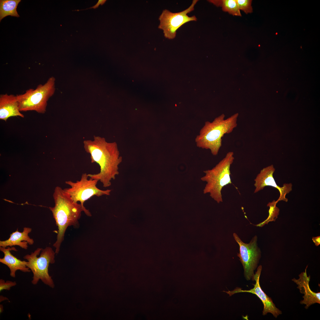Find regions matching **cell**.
Here are the masks:
<instances>
[{"instance_id":"cell-1","label":"cell","mask_w":320,"mask_h":320,"mask_svg":"<svg viewBox=\"0 0 320 320\" xmlns=\"http://www.w3.org/2000/svg\"><path fill=\"white\" fill-rule=\"evenodd\" d=\"M85 151L90 155L92 163H96L100 167V172L95 174H88L89 177L100 181L105 188L111 185L119 174V166L122 161L117 143L108 142L105 139L95 136L93 140L84 141Z\"/></svg>"},{"instance_id":"cell-2","label":"cell","mask_w":320,"mask_h":320,"mask_svg":"<svg viewBox=\"0 0 320 320\" xmlns=\"http://www.w3.org/2000/svg\"><path fill=\"white\" fill-rule=\"evenodd\" d=\"M54 207H49L58 227L57 240L53 244L55 253L58 254L64 240L65 232L69 226H77L81 212L84 210L80 204L74 202L62 188L56 187L53 194Z\"/></svg>"},{"instance_id":"cell-3","label":"cell","mask_w":320,"mask_h":320,"mask_svg":"<svg viewBox=\"0 0 320 320\" xmlns=\"http://www.w3.org/2000/svg\"><path fill=\"white\" fill-rule=\"evenodd\" d=\"M236 113L226 119L224 114L212 122L206 121L195 138L197 147L209 149L214 156L218 154L222 145V138L225 134L231 133L237 126Z\"/></svg>"},{"instance_id":"cell-4","label":"cell","mask_w":320,"mask_h":320,"mask_svg":"<svg viewBox=\"0 0 320 320\" xmlns=\"http://www.w3.org/2000/svg\"><path fill=\"white\" fill-rule=\"evenodd\" d=\"M234 159L233 152H228L212 169L204 171L205 175L201 178L202 181L207 182L204 193H209L210 197L218 203L223 201V188L232 183L230 168Z\"/></svg>"},{"instance_id":"cell-5","label":"cell","mask_w":320,"mask_h":320,"mask_svg":"<svg viewBox=\"0 0 320 320\" xmlns=\"http://www.w3.org/2000/svg\"><path fill=\"white\" fill-rule=\"evenodd\" d=\"M55 254L52 248L47 247L44 249L38 248L31 254L24 256V259L27 261V266L33 274L32 284L36 285L41 280L50 287H54V283L49 274L48 268L50 264L55 262Z\"/></svg>"},{"instance_id":"cell-6","label":"cell","mask_w":320,"mask_h":320,"mask_svg":"<svg viewBox=\"0 0 320 320\" xmlns=\"http://www.w3.org/2000/svg\"><path fill=\"white\" fill-rule=\"evenodd\" d=\"M55 80L53 77H51L45 84L38 85L36 89H29L23 94L16 95L20 111H33L44 113L47 102L55 91Z\"/></svg>"},{"instance_id":"cell-7","label":"cell","mask_w":320,"mask_h":320,"mask_svg":"<svg viewBox=\"0 0 320 320\" xmlns=\"http://www.w3.org/2000/svg\"><path fill=\"white\" fill-rule=\"evenodd\" d=\"M88 177V174L84 173L79 180H77L76 182L71 180L65 181V183L71 187L64 189V190L74 202H80L85 214L88 216H91L92 215L89 210L84 206V202L94 196L100 197L103 195H109L111 190H102L98 188L96 186L98 180L90 178L89 179Z\"/></svg>"},{"instance_id":"cell-8","label":"cell","mask_w":320,"mask_h":320,"mask_svg":"<svg viewBox=\"0 0 320 320\" xmlns=\"http://www.w3.org/2000/svg\"><path fill=\"white\" fill-rule=\"evenodd\" d=\"M198 1L193 0L189 7L180 12L173 13L167 9L163 11L159 17L160 24L158 28L163 31L166 38L169 39H174L176 36L177 31L182 25L188 22L197 20L195 15L189 17L187 14L194 10V6Z\"/></svg>"},{"instance_id":"cell-9","label":"cell","mask_w":320,"mask_h":320,"mask_svg":"<svg viewBox=\"0 0 320 320\" xmlns=\"http://www.w3.org/2000/svg\"><path fill=\"white\" fill-rule=\"evenodd\" d=\"M233 236L239 246V253H237V256L243 267L244 277L247 280L252 279L253 281L254 271L261 256L257 245V236H255L248 244L243 242L236 233H233Z\"/></svg>"},{"instance_id":"cell-10","label":"cell","mask_w":320,"mask_h":320,"mask_svg":"<svg viewBox=\"0 0 320 320\" xmlns=\"http://www.w3.org/2000/svg\"><path fill=\"white\" fill-rule=\"evenodd\" d=\"M262 270V266L259 265L255 274L253 281H255L254 287L249 290H243L239 287L236 288L232 291L223 292L231 296L233 295L240 292H248L255 295L262 301L263 305V315H265L268 313H271L275 318L282 314V312L277 308L273 303L271 298L269 297L263 290L260 284V278Z\"/></svg>"},{"instance_id":"cell-11","label":"cell","mask_w":320,"mask_h":320,"mask_svg":"<svg viewBox=\"0 0 320 320\" xmlns=\"http://www.w3.org/2000/svg\"><path fill=\"white\" fill-rule=\"evenodd\" d=\"M275 171L273 165L264 168L260 171L254 180V185L255 188L254 193H257L263 190L265 186H271L277 189L280 193V196L276 201L278 202L283 201L287 202L288 199L286 198V196L292 190V184L291 183H284L282 187L278 185L273 176Z\"/></svg>"},{"instance_id":"cell-12","label":"cell","mask_w":320,"mask_h":320,"mask_svg":"<svg viewBox=\"0 0 320 320\" xmlns=\"http://www.w3.org/2000/svg\"><path fill=\"white\" fill-rule=\"evenodd\" d=\"M308 266H307L305 271L299 275L298 279L294 278L292 279L298 285L297 288L299 289L300 293L304 294L303 297V300H301L300 303L302 304L305 305V308L306 309L313 304H320V292H313L309 287L310 276H308L307 275L306 270Z\"/></svg>"},{"instance_id":"cell-13","label":"cell","mask_w":320,"mask_h":320,"mask_svg":"<svg viewBox=\"0 0 320 320\" xmlns=\"http://www.w3.org/2000/svg\"><path fill=\"white\" fill-rule=\"evenodd\" d=\"M0 250L4 254L3 257L0 258V262L7 265L10 270V275L13 278L16 277V272L19 270L24 273H28L31 270L26 266L27 262L21 260L13 255L11 251H17L14 247H0Z\"/></svg>"},{"instance_id":"cell-14","label":"cell","mask_w":320,"mask_h":320,"mask_svg":"<svg viewBox=\"0 0 320 320\" xmlns=\"http://www.w3.org/2000/svg\"><path fill=\"white\" fill-rule=\"evenodd\" d=\"M24 117L19 110L16 95L7 93L0 95V119L6 121L10 117Z\"/></svg>"},{"instance_id":"cell-15","label":"cell","mask_w":320,"mask_h":320,"mask_svg":"<svg viewBox=\"0 0 320 320\" xmlns=\"http://www.w3.org/2000/svg\"><path fill=\"white\" fill-rule=\"evenodd\" d=\"M32 228L28 227L23 228L22 232L18 231V228L10 235L9 239L5 240L0 241V247L6 248L18 246L24 249H27L28 244L32 245L34 243L33 239L31 238L28 234L32 231Z\"/></svg>"},{"instance_id":"cell-16","label":"cell","mask_w":320,"mask_h":320,"mask_svg":"<svg viewBox=\"0 0 320 320\" xmlns=\"http://www.w3.org/2000/svg\"><path fill=\"white\" fill-rule=\"evenodd\" d=\"M21 0H0V21L8 16L19 17L17 7Z\"/></svg>"},{"instance_id":"cell-17","label":"cell","mask_w":320,"mask_h":320,"mask_svg":"<svg viewBox=\"0 0 320 320\" xmlns=\"http://www.w3.org/2000/svg\"><path fill=\"white\" fill-rule=\"evenodd\" d=\"M217 7H221L222 10L233 15L241 16L236 0H210L208 1Z\"/></svg>"},{"instance_id":"cell-18","label":"cell","mask_w":320,"mask_h":320,"mask_svg":"<svg viewBox=\"0 0 320 320\" xmlns=\"http://www.w3.org/2000/svg\"><path fill=\"white\" fill-rule=\"evenodd\" d=\"M278 202L275 200L271 202H269L267 205L269 207L268 211L269 215L267 218L263 222L257 225V226L262 227L265 224H267L270 222L275 221L279 214V209L276 206Z\"/></svg>"},{"instance_id":"cell-19","label":"cell","mask_w":320,"mask_h":320,"mask_svg":"<svg viewBox=\"0 0 320 320\" xmlns=\"http://www.w3.org/2000/svg\"><path fill=\"white\" fill-rule=\"evenodd\" d=\"M239 9L243 11L246 14L252 12L251 5L252 0H236Z\"/></svg>"},{"instance_id":"cell-20","label":"cell","mask_w":320,"mask_h":320,"mask_svg":"<svg viewBox=\"0 0 320 320\" xmlns=\"http://www.w3.org/2000/svg\"><path fill=\"white\" fill-rule=\"evenodd\" d=\"M17 285L15 281H5L2 279H0V292L4 290H9L12 287L15 286Z\"/></svg>"},{"instance_id":"cell-21","label":"cell","mask_w":320,"mask_h":320,"mask_svg":"<svg viewBox=\"0 0 320 320\" xmlns=\"http://www.w3.org/2000/svg\"><path fill=\"white\" fill-rule=\"evenodd\" d=\"M106 0H99L98 1L97 3L96 4H95L94 6H92V7H91L89 8H87L86 9H81V10H75L74 11H81V10H85L86 9H92V8H93L94 9H96V8H97L99 7V5H100V4L101 5H102L103 4L106 2Z\"/></svg>"},{"instance_id":"cell-22","label":"cell","mask_w":320,"mask_h":320,"mask_svg":"<svg viewBox=\"0 0 320 320\" xmlns=\"http://www.w3.org/2000/svg\"><path fill=\"white\" fill-rule=\"evenodd\" d=\"M312 240L316 246H318L320 244V236L313 237Z\"/></svg>"},{"instance_id":"cell-23","label":"cell","mask_w":320,"mask_h":320,"mask_svg":"<svg viewBox=\"0 0 320 320\" xmlns=\"http://www.w3.org/2000/svg\"><path fill=\"white\" fill-rule=\"evenodd\" d=\"M9 300V299H8V298H7L6 297H4V296H3L2 295H0V302H2V301H4V300Z\"/></svg>"},{"instance_id":"cell-24","label":"cell","mask_w":320,"mask_h":320,"mask_svg":"<svg viewBox=\"0 0 320 320\" xmlns=\"http://www.w3.org/2000/svg\"><path fill=\"white\" fill-rule=\"evenodd\" d=\"M4 311L3 306L1 304L0 305V313H2Z\"/></svg>"}]
</instances>
